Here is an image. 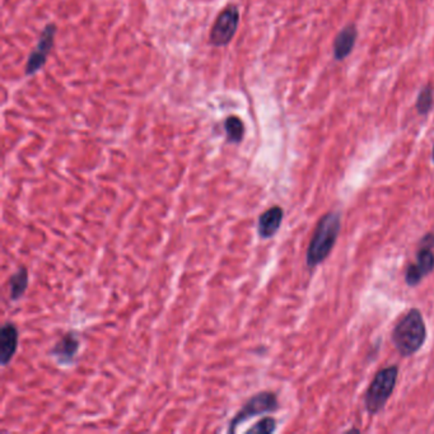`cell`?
Returning a JSON list of instances; mask_svg holds the SVG:
<instances>
[{
  "label": "cell",
  "instance_id": "1",
  "mask_svg": "<svg viewBox=\"0 0 434 434\" xmlns=\"http://www.w3.org/2000/svg\"><path fill=\"white\" fill-rule=\"evenodd\" d=\"M341 228V215L339 212H328L320 218L306 254V263L310 269L322 264L337 243Z\"/></svg>",
  "mask_w": 434,
  "mask_h": 434
},
{
  "label": "cell",
  "instance_id": "2",
  "mask_svg": "<svg viewBox=\"0 0 434 434\" xmlns=\"http://www.w3.org/2000/svg\"><path fill=\"white\" fill-rule=\"evenodd\" d=\"M391 340L402 357L415 354L426 340V322L422 312L418 309L409 310L395 325Z\"/></svg>",
  "mask_w": 434,
  "mask_h": 434
},
{
  "label": "cell",
  "instance_id": "3",
  "mask_svg": "<svg viewBox=\"0 0 434 434\" xmlns=\"http://www.w3.org/2000/svg\"><path fill=\"white\" fill-rule=\"evenodd\" d=\"M399 377L398 365H389L382 368L374 376L368 390L364 395L365 409L371 415L378 414L386 407V402L395 390L396 382Z\"/></svg>",
  "mask_w": 434,
  "mask_h": 434
},
{
  "label": "cell",
  "instance_id": "4",
  "mask_svg": "<svg viewBox=\"0 0 434 434\" xmlns=\"http://www.w3.org/2000/svg\"><path fill=\"white\" fill-rule=\"evenodd\" d=\"M434 270V232L424 234L418 248L415 263H411L405 272V283L409 287H417L426 275Z\"/></svg>",
  "mask_w": 434,
  "mask_h": 434
},
{
  "label": "cell",
  "instance_id": "5",
  "mask_svg": "<svg viewBox=\"0 0 434 434\" xmlns=\"http://www.w3.org/2000/svg\"><path fill=\"white\" fill-rule=\"evenodd\" d=\"M279 408L278 396L272 391H263L254 395L251 399L245 402V405L239 409L237 414L230 420L228 432H236L237 426L245 422L250 420L251 418L263 415L267 413H273Z\"/></svg>",
  "mask_w": 434,
  "mask_h": 434
},
{
  "label": "cell",
  "instance_id": "6",
  "mask_svg": "<svg viewBox=\"0 0 434 434\" xmlns=\"http://www.w3.org/2000/svg\"><path fill=\"white\" fill-rule=\"evenodd\" d=\"M239 22V12L236 5L230 4L228 7L223 9L212 27V31L209 35L210 44L217 47L230 44L232 38L236 35Z\"/></svg>",
  "mask_w": 434,
  "mask_h": 434
},
{
  "label": "cell",
  "instance_id": "7",
  "mask_svg": "<svg viewBox=\"0 0 434 434\" xmlns=\"http://www.w3.org/2000/svg\"><path fill=\"white\" fill-rule=\"evenodd\" d=\"M56 34V26L50 23L45 27L38 45L36 46L35 50L31 53L26 64L27 75H34L40 71L46 62V59L49 56V53L51 51L53 45V37Z\"/></svg>",
  "mask_w": 434,
  "mask_h": 434
},
{
  "label": "cell",
  "instance_id": "8",
  "mask_svg": "<svg viewBox=\"0 0 434 434\" xmlns=\"http://www.w3.org/2000/svg\"><path fill=\"white\" fill-rule=\"evenodd\" d=\"M80 339L75 333L69 331L53 346L50 350V354L55 358V361L62 365H71L80 350Z\"/></svg>",
  "mask_w": 434,
  "mask_h": 434
},
{
  "label": "cell",
  "instance_id": "9",
  "mask_svg": "<svg viewBox=\"0 0 434 434\" xmlns=\"http://www.w3.org/2000/svg\"><path fill=\"white\" fill-rule=\"evenodd\" d=\"M18 339L19 333L13 322H5L0 328V363L3 367H7L16 354Z\"/></svg>",
  "mask_w": 434,
  "mask_h": 434
},
{
  "label": "cell",
  "instance_id": "10",
  "mask_svg": "<svg viewBox=\"0 0 434 434\" xmlns=\"http://www.w3.org/2000/svg\"><path fill=\"white\" fill-rule=\"evenodd\" d=\"M284 210L282 206H272L258 217L257 232L264 239H272L276 234L283 221Z\"/></svg>",
  "mask_w": 434,
  "mask_h": 434
},
{
  "label": "cell",
  "instance_id": "11",
  "mask_svg": "<svg viewBox=\"0 0 434 434\" xmlns=\"http://www.w3.org/2000/svg\"><path fill=\"white\" fill-rule=\"evenodd\" d=\"M357 28L354 25H349L343 28L334 43V55L337 60H343L352 53L357 40Z\"/></svg>",
  "mask_w": 434,
  "mask_h": 434
},
{
  "label": "cell",
  "instance_id": "12",
  "mask_svg": "<svg viewBox=\"0 0 434 434\" xmlns=\"http://www.w3.org/2000/svg\"><path fill=\"white\" fill-rule=\"evenodd\" d=\"M28 288V272L25 266H19L16 273L9 278V296L13 302L18 301Z\"/></svg>",
  "mask_w": 434,
  "mask_h": 434
},
{
  "label": "cell",
  "instance_id": "13",
  "mask_svg": "<svg viewBox=\"0 0 434 434\" xmlns=\"http://www.w3.org/2000/svg\"><path fill=\"white\" fill-rule=\"evenodd\" d=\"M224 129L227 133V141L230 143L239 144L242 142L245 135V126L242 120L237 116H230L224 121Z\"/></svg>",
  "mask_w": 434,
  "mask_h": 434
},
{
  "label": "cell",
  "instance_id": "14",
  "mask_svg": "<svg viewBox=\"0 0 434 434\" xmlns=\"http://www.w3.org/2000/svg\"><path fill=\"white\" fill-rule=\"evenodd\" d=\"M433 105V89L431 86H426L420 91L417 99V110L420 115H426Z\"/></svg>",
  "mask_w": 434,
  "mask_h": 434
},
{
  "label": "cell",
  "instance_id": "15",
  "mask_svg": "<svg viewBox=\"0 0 434 434\" xmlns=\"http://www.w3.org/2000/svg\"><path fill=\"white\" fill-rule=\"evenodd\" d=\"M275 429H276V420L274 418L266 417L261 419L260 422H257L252 428H250L248 433L270 434L274 433Z\"/></svg>",
  "mask_w": 434,
  "mask_h": 434
},
{
  "label": "cell",
  "instance_id": "16",
  "mask_svg": "<svg viewBox=\"0 0 434 434\" xmlns=\"http://www.w3.org/2000/svg\"><path fill=\"white\" fill-rule=\"evenodd\" d=\"M432 160H433V163H434V147H433V152H432Z\"/></svg>",
  "mask_w": 434,
  "mask_h": 434
}]
</instances>
